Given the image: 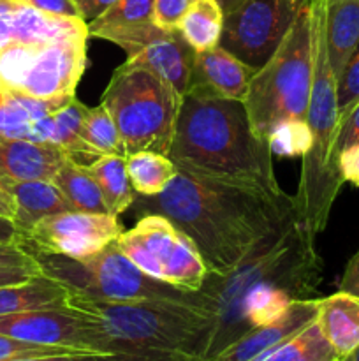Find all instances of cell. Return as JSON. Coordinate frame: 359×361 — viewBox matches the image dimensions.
Returning a JSON list of instances; mask_svg holds the SVG:
<instances>
[{"instance_id":"obj_1","label":"cell","mask_w":359,"mask_h":361,"mask_svg":"<svg viewBox=\"0 0 359 361\" xmlns=\"http://www.w3.org/2000/svg\"><path fill=\"white\" fill-rule=\"evenodd\" d=\"M322 268L315 235L296 212L231 271L208 274L199 289L215 314L206 361L253 328L273 323L298 300L313 298L322 282Z\"/></svg>"},{"instance_id":"obj_2","label":"cell","mask_w":359,"mask_h":361,"mask_svg":"<svg viewBox=\"0 0 359 361\" xmlns=\"http://www.w3.org/2000/svg\"><path fill=\"white\" fill-rule=\"evenodd\" d=\"M144 215L160 214L199 249L208 274L231 271L257 243L296 214L294 196L285 200L253 190L175 175L155 197H143Z\"/></svg>"},{"instance_id":"obj_3","label":"cell","mask_w":359,"mask_h":361,"mask_svg":"<svg viewBox=\"0 0 359 361\" xmlns=\"http://www.w3.org/2000/svg\"><path fill=\"white\" fill-rule=\"evenodd\" d=\"M168 157L197 178L289 197L275 175L270 145L256 136L241 101L183 95Z\"/></svg>"},{"instance_id":"obj_4","label":"cell","mask_w":359,"mask_h":361,"mask_svg":"<svg viewBox=\"0 0 359 361\" xmlns=\"http://www.w3.org/2000/svg\"><path fill=\"white\" fill-rule=\"evenodd\" d=\"M308 2L313 25V78L306 123L312 134V147L308 154L301 157V176L294 204L303 224L317 236L326 229L331 208L345 182L338 169V155L334 150L340 129V111L336 78L327 53L322 0Z\"/></svg>"},{"instance_id":"obj_5","label":"cell","mask_w":359,"mask_h":361,"mask_svg":"<svg viewBox=\"0 0 359 361\" xmlns=\"http://www.w3.org/2000/svg\"><path fill=\"white\" fill-rule=\"evenodd\" d=\"M70 305L94 316L129 353H165L187 361H206L215 334V314L178 302H101L70 296Z\"/></svg>"},{"instance_id":"obj_6","label":"cell","mask_w":359,"mask_h":361,"mask_svg":"<svg viewBox=\"0 0 359 361\" xmlns=\"http://www.w3.org/2000/svg\"><path fill=\"white\" fill-rule=\"evenodd\" d=\"M313 78V25L308 0L282 44L256 71L243 101L250 126L259 140L267 141L285 120H306Z\"/></svg>"},{"instance_id":"obj_7","label":"cell","mask_w":359,"mask_h":361,"mask_svg":"<svg viewBox=\"0 0 359 361\" xmlns=\"http://www.w3.org/2000/svg\"><path fill=\"white\" fill-rule=\"evenodd\" d=\"M101 104L116 123L125 157L144 150L169 154L182 95L157 74L125 60L113 73Z\"/></svg>"},{"instance_id":"obj_8","label":"cell","mask_w":359,"mask_h":361,"mask_svg":"<svg viewBox=\"0 0 359 361\" xmlns=\"http://www.w3.org/2000/svg\"><path fill=\"white\" fill-rule=\"evenodd\" d=\"M34 256L41 274L65 286L70 295L101 302H178L211 312L210 303L199 291H182L148 277L123 256L116 242L87 259H73L58 254Z\"/></svg>"},{"instance_id":"obj_9","label":"cell","mask_w":359,"mask_h":361,"mask_svg":"<svg viewBox=\"0 0 359 361\" xmlns=\"http://www.w3.org/2000/svg\"><path fill=\"white\" fill-rule=\"evenodd\" d=\"M123 256L143 274L182 291H199L208 267L196 243L168 217L146 214L116 238Z\"/></svg>"},{"instance_id":"obj_10","label":"cell","mask_w":359,"mask_h":361,"mask_svg":"<svg viewBox=\"0 0 359 361\" xmlns=\"http://www.w3.org/2000/svg\"><path fill=\"white\" fill-rule=\"evenodd\" d=\"M0 335L76 353H129L94 316L73 305L0 316Z\"/></svg>"},{"instance_id":"obj_11","label":"cell","mask_w":359,"mask_h":361,"mask_svg":"<svg viewBox=\"0 0 359 361\" xmlns=\"http://www.w3.org/2000/svg\"><path fill=\"white\" fill-rule=\"evenodd\" d=\"M303 0H243L225 14L220 46L259 71L291 30Z\"/></svg>"},{"instance_id":"obj_12","label":"cell","mask_w":359,"mask_h":361,"mask_svg":"<svg viewBox=\"0 0 359 361\" xmlns=\"http://www.w3.org/2000/svg\"><path fill=\"white\" fill-rule=\"evenodd\" d=\"M123 233L118 217L109 214L63 212L39 221L20 240L32 254H58L87 259L116 242Z\"/></svg>"},{"instance_id":"obj_13","label":"cell","mask_w":359,"mask_h":361,"mask_svg":"<svg viewBox=\"0 0 359 361\" xmlns=\"http://www.w3.org/2000/svg\"><path fill=\"white\" fill-rule=\"evenodd\" d=\"M87 39L88 35H76L35 46L18 92L55 102H67L76 97V87L87 66Z\"/></svg>"},{"instance_id":"obj_14","label":"cell","mask_w":359,"mask_h":361,"mask_svg":"<svg viewBox=\"0 0 359 361\" xmlns=\"http://www.w3.org/2000/svg\"><path fill=\"white\" fill-rule=\"evenodd\" d=\"M319 298L298 300L278 319L253 328L211 361H259L317 319Z\"/></svg>"},{"instance_id":"obj_15","label":"cell","mask_w":359,"mask_h":361,"mask_svg":"<svg viewBox=\"0 0 359 361\" xmlns=\"http://www.w3.org/2000/svg\"><path fill=\"white\" fill-rule=\"evenodd\" d=\"M253 74L256 71L252 67L218 44L208 51L196 53L187 94L211 95L243 102Z\"/></svg>"},{"instance_id":"obj_16","label":"cell","mask_w":359,"mask_h":361,"mask_svg":"<svg viewBox=\"0 0 359 361\" xmlns=\"http://www.w3.org/2000/svg\"><path fill=\"white\" fill-rule=\"evenodd\" d=\"M194 59L196 51L187 44L178 30H164L139 51L129 56L127 62L150 69L183 97L189 90L190 78H192Z\"/></svg>"},{"instance_id":"obj_17","label":"cell","mask_w":359,"mask_h":361,"mask_svg":"<svg viewBox=\"0 0 359 361\" xmlns=\"http://www.w3.org/2000/svg\"><path fill=\"white\" fill-rule=\"evenodd\" d=\"M65 159L67 155L53 145L0 136V178L6 182L9 180L51 182Z\"/></svg>"},{"instance_id":"obj_18","label":"cell","mask_w":359,"mask_h":361,"mask_svg":"<svg viewBox=\"0 0 359 361\" xmlns=\"http://www.w3.org/2000/svg\"><path fill=\"white\" fill-rule=\"evenodd\" d=\"M7 190L14 204L13 222L20 231V240L42 219L74 212L70 201L49 180H9Z\"/></svg>"},{"instance_id":"obj_19","label":"cell","mask_w":359,"mask_h":361,"mask_svg":"<svg viewBox=\"0 0 359 361\" xmlns=\"http://www.w3.org/2000/svg\"><path fill=\"white\" fill-rule=\"evenodd\" d=\"M9 20L13 44L42 46L62 37L88 35V25L81 18L55 16L27 6L11 11Z\"/></svg>"},{"instance_id":"obj_20","label":"cell","mask_w":359,"mask_h":361,"mask_svg":"<svg viewBox=\"0 0 359 361\" xmlns=\"http://www.w3.org/2000/svg\"><path fill=\"white\" fill-rule=\"evenodd\" d=\"M317 324L341 358L359 348V298L348 293L319 298Z\"/></svg>"},{"instance_id":"obj_21","label":"cell","mask_w":359,"mask_h":361,"mask_svg":"<svg viewBox=\"0 0 359 361\" xmlns=\"http://www.w3.org/2000/svg\"><path fill=\"white\" fill-rule=\"evenodd\" d=\"M329 62L334 78L359 44V0H322Z\"/></svg>"},{"instance_id":"obj_22","label":"cell","mask_w":359,"mask_h":361,"mask_svg":"<svg viewBox=\"0 0 359 361\" xmlns=\"http://www.w3.org/2000/svg\"><path fill=\"white\" fill-rule=\"evenodd\" d=\"M70 291L60 282L37 275L21 284L0 286V316L23 310L70 305Z\"/></svg>"},{"instance_id":"obj_23","label":"cell","mask_w":359,"mask_h":361,"mask_svg":"<svg viewBox=\"0 0 359 361\" xmlns=\"http://www.w3.org/2000/svg\"><path fill=\"white\" fill-rule=\"evenodd\" d=\"M63 104L65 102L42 101L23 92L0 87V136L30 141L34 123Z\"/></svg>"},{"instance_id":"obj_24","label":"cell","mask_w":359,"mask_h":361,"mask_svg":"<svg viewBox=\"0 0 359 361\" xmlns=\"http://www.w3.org/2000/svg\"><path fill=\"white\" fill-rule=\"evenodd\" d=\"M104 197L106 210L113 217L122 215L136 200V190L127 173V162L122 155H101L87 166Z\"/></svg>"},{"instance_id":"obj_25","label":"cell","mask_w":359,"mask_h":361,"mask_svg":"<svg viewBox=\"0 0 359 361\" xmlns=\"http://www.w3.org/2000/svg\"><path fill=\"white\" fill-rule=\"evenodd\" d=\"M88 111V106L73 97L65 104L51 113L53 118V147L60 148L67 157L80 164L88 166L99 157L94 148L88 147L81 137V126H83L84 115Z\"/></svg>"},{"instance_id":"obj_26","label":"cell","mask_w":359,"mask_h":361,"mask_svg":"<svg viewBox=\"0 0 359 361\" xmlns=\"http://www.w3.org/2000/svg\"><path fill=\"white\" fill-rule=\"evenodd\" d=\"M51 182L62 190V194L70 201L76 212L108 214L101 189L84 164L67 157Z\"/></svg>"},{"instance_id":"obj_27","label":"cell","mask_w":359,"mask_h":361,"mask_svg":"<svg viewBox=\"0 0 359 361\" xmlns=\"http://www.w3.org/2000/svg\"><path fill=\"white\" fill-rule=\"evenodd\" d=\"M224 18L217 0H196L180 21L178 32L194 51H208L220 44Z\"/></svg>"},{"instance_id":"obj_28","label":"cell","mask_w":359,"mask_h":361,"mask_svg":"<svg viewBox=\"0 0 359 361\" xmlns=\"http://www.w3.org/2000/svg\"><path fill=\"white\" fill-rule=\"evenodd\" d=\"M127 173L136 194L141 197H155L171 183L178 168L164 154L157 152H137L125 157Z\"/></svg>"},{"instance_id":"obj_29","label":"cell","mask_w":359,"mask_h":361,"mask_svg":"<svg viewBox=\"0 0 359 361\" xmlns=\"http://www.w3.org/2000/svg\"><path fill=\"white\" fill-rule=\"evenodd\" d=\"M259 361H340L317 321Z\"/></svg>"},{"instance_id":"obj_30","label":"cell","mask_w":359,"mask_h":361,"mask_svg":"<svg viewBox=\"0 0 359 361\" xmlns=\"http://www.w3.org/2000/svg\"><path fill=\"white\" fill-rule=\"evenodd\" d=\"M153 21V0H116L106 13L88 25V37L101 39L113 30L141 27Z\"/></svg>"},{"instance_id":"obj_31","label":"cell","mask_w":359,"mask_h":361,"mask_svg":"<svg viewBox=\"0 0 359 361\" xmlns=\"http://www.w3.org/2000/svg\"><path fill=\"white\" fill-rule=\"evenodd\" d=\"M81 137L90 148L97 152V155H122L125 157L122 137H120L116 123L111 115L106 111L102 104L97 108H88L81 126Z\"/></svg>"},{"instance_id":"obj_32","label":"cell","mask_w":359,"mask_h":361,"mask_svg":"<svg viewBox=\"0 0 359 361\" xmlns=\"http://www.w3.org/2000/svg\"><path fill=\"white\" fill-rule=\"evenodd\" d=\"M267 145L273 155L278 157H303L312 147L306 120H285L273 129L267 137Z\"/></svg>"},{"instance_id":"obj_33","label":"cell","mask_w":359,"mask_h":361,"mask_svg":"<svg viewBox=\"0 0 359 361\" xmlns=\"http://www.w3.org/2000/svg\"><path fill=\"white\" fill-rule=\"evenodd\" d=\"M336 97L341 120L359 102V44L336 80Z\"/></svg>"},{"instance_id":"obj_34","label":"cell","mask_w":359,"mask_h":361,"mask_svg":"<svg viewBox=\"0 0 359 361\" xmlns=\"http://www.w3.org/2000/svg\"><path fill=\"white\" fill-rule=\"evenodd\" d=\"M65 353H76L63 348H49V345L28 344V342L16 341V338L0 335V361H9L18 358H30V356H49V355H65Z\"/></svg>"},{"instance_id":"obj_35","label":"cell","mask_w":359,"mask_h":361,"mask_svg":"<svg viewBox=\"0 0 359 361\" xmlns=\"http://www.w3.org/2000/svg\"><path fill=\"white\" fill-rule=\"evenodd\" d=\"M196 0H153V23L162 30H178L183 20Z\"/></svg>"},{"instance_id":"obj_36","label":"cell","mask_w":359,"mask_h":361,"mask_svg":"<svg viewBox=\"0 0 359 361\" xmlns=\"http://www.w3.org/2000/svg\"><path fill=\"white\" fill-rule=\"evenodd\" d=\"M0 268H39V264L34 254L20 243L0 242Z\"/></svg>"},{"instance_id":"obj_37","label":"cell","mask_w":359,"mask_h":361,"mask_svg":"<svg viewBox=\"0 0 359 361\" xmlns=\"http://www.w3.org/2000/svg\"><path fill=\"white\" fill-rule=\"evenodd\" d=\"M354 145H359V102L340 120L336 147H334L336 155Z\"/></svg>"},{"instance_id":"obj_38","label":"cell","mask_w":359,"mask_h":361,"mask_svg":"<svg viewBox=\"0 0 359 361\" xmlns=\"http://www.w3.org/2000/svg\"><path fill=\"white\" fill-rule=\"evenodd\" d=\"M18 6H27L32 9L42 11V13L55 14V16L81 18L77 6L74 0H13Z\"/></svg>"},{"instance_id":"obj_39","label":"cell","mask_w":359,"mask_h":361,"mask_svg":"<svg viewBox=\"0 0 359 361\" xmlns=\"http://www.w3.org/2000/svg\"><path fill=\"white\" fill-rule=\"evenodd\" d=\"M338 169L344 182L352 183L359 189V145L345 148L338 154Z\"/></svg>"},{"instance_id":"obj_40","label":"cell","mask_w":359,"mask_h":361,"mask_svg":"<svg viewBox=\"0 0 359 361\" xmlns=\"http://www.w3.org/2000/svg\"><path fill=\"white\" fill-rule=\"evenodd\" d=\"M338 291L348 293V295L358 296L359 298V249L348 259L344 275L340 279V284H338Z\"/></svg>"},{"instance_id":"obj_41","label":"cell","mask_w":359,"mask_h":361,"mask_svg":"<svg viewBox=\"0 0 359 361\" xmlns=\"http://www.w3.org/2000/svg\"><path fill=\"white\" fill-rule=\"evenodd\" d=\"M115 2L116 0H74L77 11H80L81 20H84L87 23H90L95 18L101 16L102 13H106Z\"/></svg>"},{"instance_id":"obj_42","label":"cell","mask_w":359,"mask_h":361,"mask_svg":"<svg viewBox=\"0 0 359 361\" xmlns=\"http://www.w3.org/2000/svg\"><path fill=\"white\" fill-rule=\"evenodd\" d=\"M42 275L39 268H0V286L21 284Z\"/></svg>"},{"instance_id":"obj_43","label":"cell","mask_w":359,"mask_h":361,"mask_svg":"<svg viewBox=\"0 0 359 361\" xmlns=\"http://www.w3.org/2000/svg\"><path fill=\"white\" fill-rule=\"evenodd\" d=\"M0 242L4 243H20V231L13 219L0 215Z\"/></svg>"},{"instance_id":"obj_44","label":"cell","mask_w":359,"mask_h":361,"mask_svg":"<svg viewBox=\"0 0 359 361\" xmlns=\"http://www.w3.org/2000/svg\"><path fill=\"white\" fill-rule=\"evenodd\" d=\"M13 44V34H11V20L9 13L0 14V51L7 46Z\"/></svg>"},{"instance_id":"obj_45","label":"cell","mask_w":359,"mask_h":361,"mask_svg":"<svg viewBox=\"0 0 359 361\" xmlns=\"http://www.w3.org/2000/svg\"><path fill=\"white\" fill-rule=\"evenodd\" d=\"M217 2L220 4L224 14H227V13H231L232 9H236V7H238L243 0H217Z\"/></svg>"},{"instance_id":"obj_46","label":"cell","mask_w":359,"mask_h":361,"mask_svg":"<svg viewBox=\"0 0 359 361\" xmlns=\"http://www.w3.org/2000/svg\"><path fill=\"white\" fill-rule=\"evenodd\" d=\"M0 200L6 201V203H9V204H13V200H11V196H9V190H7V182L2 178H0Z\"/></svg>"},{"instance_id":"obj_47","label":"cell","mask_w":359,"mask_h":361,"mask_svg":"<svg viewBox=\"0 0 359 361\" xmlns=\"http://www.w3.org/2000/svg\"><path fill=\"white\" fill-rule=\"evenodd\" d=\"M0 215L13 219L14 217V207H13V204H9V203H6V201L0 200Z\"/></svg>"},{"instance_id":"obj_48","label":"cell","mask_w":359,"mask_h":361,"mask_svg":"<svg viewBox=\"0 0 359 361\" xmlns=\"http://www.w3.org/2000/svg\"><path fill=\"white\" fill-rule=\"evenodd\" d=\"M16 7L18 4L13 2V0H0V14L11 13V11H14Z\"/></svg>"},{"instance_id":"obj_49","label":"cell","mask_w":359,"mask_h":361,"mask_svg":"<svg viewBox=\"0 0 359 361\" xmlns=\"http://www.w3.org/2000/svg\"><path fill=\"white\" fill-rule=\"evenodd\" d=\"M340 361H359V348L355 349V351H352L348 356H345V358H341Z\"/></svg>"},{"instance_id":"obj_50","label":"cell","mask_w":359,"mask_h":361,"mask_svg":"<svg viewBox=\"0 0 359 361\" xmlns=\"http://www.w3.org/2000/svg\"><path fill=\"white\" fill-rule=\"evenodd\" d=\"M0 87H2V85H0Z\"/></svg>"}]
</instances>
